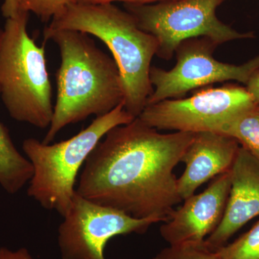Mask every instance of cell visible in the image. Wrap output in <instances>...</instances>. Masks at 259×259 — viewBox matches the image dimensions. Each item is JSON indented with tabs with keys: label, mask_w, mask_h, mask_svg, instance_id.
<instances>
[{
	"label": "cell",
	"mask_w": 259,
	"mask_h": 259,
	"mask_svg": "<svg viewBox=\"0 0 259 259\" xmlns=\"http://www.w3.org/2000/svg\"><path fill=\"white\" fill-rule=\"evenodd\" d=\"M195 134H161L139 117L116 126L88 156L76 192L131 217L166 222L183 201L174 169Z\"/></svg>",
	"instance_id": "1"
},
{
	"label": "cell",
	"mask_w": 259,
	"mask_h": 259,
	"mask_svg": "<svg viewBox=\"0 0 259 259\" xmlns=\"http://www.w3.org/2000/svg\"><path fill=\"white\" fill-rule=\"evenodd\" d=\"M44 37L55 42L61 55L54 115L42 141L49 144L66 126L106 115L123 104L124 92L115 61L88 34L46 27Z\"/></svg>",
	"instance_id": "2"
},
{
	"label": "cell",
	"mask_w": 259,
	"mask_h": 259,
	"mask_svg": "<svg viewBox=\"0 0 259 259\" xmlns=\"http://www.w3.org/2000/svg\"><path fill=\"white\" fill-rule=\"evenodd\" d=\"M47 28L84 32L102 40L111 51L122 79L124 109L139 117L153 88L150 80L151 64L158 42L139 28L126 10L113 3H72L51 20Z\"/></svg>",
	"instance_id": "3"
},
{
	"label": "cell",
	"mask_w": 259,
	"mask_h": 259,
	"mask_svg": "<svg viewBox=\"0 0 259 259\" xmlns=\"http://www.w3.org/2000/svg\"><path fill=\"white\" fill-rule=\"evenodd\" d=\"M28 12L7 19L0 40V97L10 115L40 129L54 115L45 45L28 35Z\"/></svg>",
	"instance_id": "4"
},
{
	"label": "cell",
	"mask_w": 259,
	"mask_h": 259,
	"mask_svg": "<svg viewBox=\"0 0 259 259\" xmlns=\"http://www.w3.org/2000/svg\"><path fill=\"white\" fill-rule=\"evenodd\" d=\"M135 118L120 104L66 141L46 144L33 138L25 139L23 151L33 168L29 197L44 209L56 211L64 217L76 193L78 174L94 148L110 130L130 123Z\"/></svg>",
	"instance_id": "5"
},
{
	"label": "cell",
	"mask_w": 259,
	"mask_h": 259,
	"mask_svg": "<svg viewBox=\"0 0 259 259\" xmlns=\"http://www.w3.org/2000/svg\"><path fill=\"white\" fill-rule=\"evenodd\" d=\"M228 0H162L149 4H127L124 8L140 28L158 42L156 56L170 60L181 42L207 37L218 45L252 38L253 32L237 31L221 21L217 9Z\"/></svg>",
	"instance_id": "6"
},
{
	"label": "cell",
	"mask_w": 259,
	"mask_h": 259,
	"mask_svg": "<svg viewBox=\"0 0 259 259\" xmlns=\"http://www.w3.org/2000/svg\"><path fill=\"white\" fill-rule=\"evenodd\" d=\"M218 46L207 37L187 39L175 51L177 63L171 69L151 66L150 80L153 91L146 106L168 99L182 98L191 90L211 83L233 80L246 85L259 70V55L243 64H228L213 56Z\"/></svg>",
	"instance_id": "7"
},
{
	"label": "cell",
	"mask_w": 259,
	"mask_h": 259,
	"mask_svg": "<svg viewBox=\"0 0 259 259\" xmlns=\"http://www.w3.org/2000/svg\"><path fill=\"white\" fill-rule=\"evenodd\" d=\"M255 105L246 88L226 84L199 90L187 98L147 105L138 117L158 131L218 133L235 116Z\"/></svg>",
	"instance_id": "8"
},
{
	"label": "cell",
	"mask_w": 259,
	"mask_h": 259,
	"mask_svg": "<svg viewBox=\"0 0 259 259\" xmlns=\"http://www.w3.org/2000/svg\"><path fill=\"white\" fill-rule=\"evenodd\" d=\"M58 229L62 259H105L107 242L120 235L144 233L156 218L139 219L112 207L92 202L76 192L69 210Z\"/></svg>",
	"instance_id": "9"
},
{
	"label": "cell",
	"mask_w": 259,
	"mask_h": 259,
	"mask_svg": "<svg viewBox=\"0 0 259 259\" xmlns=\"http://www.w3.org/2000/svg\"><path fill=\"white\" fill-rule=\"evenodd\" d=\"M230 189L228 171L216 177L204 192L185 199L160 227L162 238L169 245L204 242L222 221Z\"/></svg>",
	"instance_id": "10"
},
{
	"label": "cell",
	"mask_w": 259,
	"mask_h": 259,
	"mask_svg": "<svg viewBox=\"0 0 259 259\" xmlns=\"http://www.w3.org/2000/svg\"><path fill=\"white\" fill-rule=\"evenodd\" d=\"M231 189L224 215L215 231L205 240L217 251L237 231L259 216V158L240 147L229 170Z\"/></svg>",
	"instance_id": "11"
},
{
	"label": "cell",
	"mask_w": 259,
	"mask_h": 259,
	"mask_svg": "<svg viewBox=\"0 0 259 259\" xmlns=\"http://www.w3.org/2000/svg\"><path fill=\"white\" fill-rule=\"evenodd\" d=\"M240 146L236 140L218 133H196L181 162L185 171L177 179V190L182 200L195 193L205 182L229 171Z\"/></svg>",
	"instance_id": "12"
},
{
	"label": "cell",
	"mask_w": 259,
	"mask_h": 259,
	"mask_svg": "<svg viewBox=\"0 0 259 259\" xmlns=\"http://www.w3.org/2000/svg\"><path fill=\"white\" fill-rule=\"evenodd\" d=\"M32 174L31 163L15 148L9 131L0 122V185L8 193H17L30 182Z\"/></svg>",
	"instance_id": "13"
},
{
	"label": "cell",
	"mask_w": 259,
	"mask_h": 259,
	"mask_svg": "<svg viewBox=\"0 0 259 259\" xmlns=\"http://www.w3.org/2000/svg\"><path fill=\"white\" fill-rule=\"evenodd\" d=\"M218 133L236 140L259 158V104L235 116Z\"/></svg>",
	"instance_id": "14"
},
{
	"label": "cell",
	"mask_w": 259,
	"mask_h": 259,
	"mask_svg": "<svg viewBox=\"0 0 259 259\" xmlns=\"http://www.w3.org/2000/svg\"><path fill=\"white\" fill-rule=\"evenodd\" d=\"M217 251L221 259H259V221L236 241Z\"/></svg>",
	"instance_id": "15"
},
{
	"label": "cell",
	"mask_w": 259,
	"mask_h": 259,
	"mask_svg": "<svg viewBox=\"0 0 259 259\" xmlns=\"http://www.w3.org/2000/svg\"><path fill=\"white\" fill-rule=\"evenodd\" d=\"M153 259H221L218 251L209 249L204 242L169 245Z\"/></svg>",
	"instance_id": "16"
},
{
	"label": "cell",
	"mask_w": 259,
	"mask_h": 259,
	"mask_svg": "<svg viewBox=\"0 0 259 259\" xmlns=\"http://www.w3.org/2000/svg\"><path fill=\"white\" fill-rule=\"evenodd\" d=\"M76 0H20L19 10L34 13L44 23L51 21L70 4Z\"/></svg>",
	"instance_id": "17"
},
{
	"label": "cell",
	"mask_w": 259,
	"mask_h": 259,
	"mask_svg": "<svg viewBox=\"0 0 259 259\" xmlns=\"http://www.w3.org/2000/svg\"><path fill=\"white\" fill-rule=\"evenodd\" d=\"M0 259H35L28 249L21 248L16 251L8 249L6 247H0Z\"/></svg>",
	"instance_id": "18"
},
{
	"label": "cell",
	"mask_w": 259,
	"mask_h": 259,
	"mask_svg": "<svg viewBox=\"0 0 259 259\" xmlns=\"http://www.w3.org/2000/svg\"><path fill=\"white\" fill-rule=\"evenodd\" d=\"M20 0H4L2 5V13L5 18H13L19 12Z\"/></svg>",
	"instance_id": "19"
},
{
	"label": "cell",
	"mask_w": 259,
	"mask_h": 259,
	"mask_svg": "<svg viewBox=\"0 0 259 259\" xmlns=\"http://www.w3.org/2000/svg\"><path fill=\"white\" fill-rule=\"evenodd\" d=\"M162 0H76V3L85 4H103V3H114L116 2H123L127 4H149L157 3Z\"/></svg>",
	"instance_id": "20"
},
{
	"label": "cell",
	"mask_w": 259,
	"mask_h": 259,
	"mask_svg": "<svg viewBox=\"0 0 259 259\" xmlns=\"http://www.w3.org/2000/svg\"><path fill=\"white\" fill-rule=\"evenodd\" d=\"M246 89L253 97L255 104H259V70L250 77L246 84Z\"/></svg>",
	"instance_id": "21"
},
{
	"label": "cell",
	"mask_w": 259,
	"mask_h": 259,
	"mask_svg": "<svg viewBox=\"0 0 259 259\" xmlns=\"http://www.w3.org/2000/svg\"><path fill=\"white\" fill-rule=\"evenodd\" d=\"M3 29L0 28V40H1L2 35H3Z\"/></svg>",
	"instance_id": "22"
}]
</instances>
